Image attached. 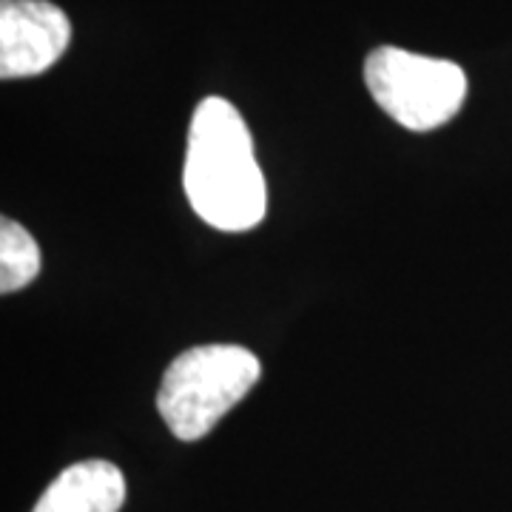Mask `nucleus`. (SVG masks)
Listing matches in <instances>:
<instances>
[{
    "label": "nucleus",
    "mask_w": 512,
    "mask_h": 512,
    "mask_svg": "<svg viewBox=\"0 0 512 512\" xmlns=\"http://www.w3.org/2000/svg\"><path fill=\"white\" fill-rule=\"evenodd\" d=\"M370 97L399 126L433 131L450 123L467 100V74L453 60L379 46L365 60Z\"/></svg>",
    "instance_id": "3"
},
{
    "label": "nucleus",
    "mask_w": 512,
    "mask_h": 512,
    "mask_svg": "<svg viewBox=\"0 0 512 512\" xmlns=\"http://www.w3.org/2000/svg\"><path fill=\"white\" fill-rule=\"evenodd\" d=\"M262 365L242 345H200L165 367L157 410L180 441H200L259 382Z\"/></svg>",
    "instance_id": "2"
},
{
    "label": "nucleus",
    "mask_w": 512,
    "mask_h": 512,
    "mask_svg": "<svg viewBox=\"0 0 512 512\" xmlns=\"http://www.w3.org/2000/svg\"><path fill=\"white\" fill-rule=\"evenodd\" d=\"M126 478L111 461H80L66 467L40 495L32 512H120Z\"/></svg>",
    "instance_id": "5"
},
{
    "label": "nucleus",
    "mask_w": 512,
    "mask_h": 512,
    "mask_svg": "<svg viewBox=\"0 0 512 512\" xmlns=\"http://www.w3.org/2000/svg\"><path fill=\"white\" fill-rule=\"evenodd\" d=\"M40 274V248L32 234L3 217L0 222V291L15 293L32 285Z\"/></svg>",
    "instance_id": "6"
},
{
    "label": "nucleus",
    "mask_w": 512,
    "mask_h": 512,
    "mask_svg": "<svg viewBox=\"0 0 512 512\" xmlns=\"http://www.w3.org/2000/svg\"><path fill=\"white\" fill-rule=\"evenodd\" d=\"M72 40L66 12L49 0L0 3V77L20 80L52 69Z\"/></svg>",
    "instance_id": "4"
},
{
    "label": "nucleus",
    "mask_w": 512,
    "mask_h": 512,
    "mask_svg": "<svg viewBox=\"0 0 512 512\" xmlns=\"http://www.w3.org/2000/svg\"><path fill=\"white\" fill-rule=\"evenodd\" d=\"M185 197L217 231H251L265 220L268 188L254 137L228 100L205 97L194 109L185 151Z\"/></svg>",
    "instance_id": "1"
}]
</instances>
